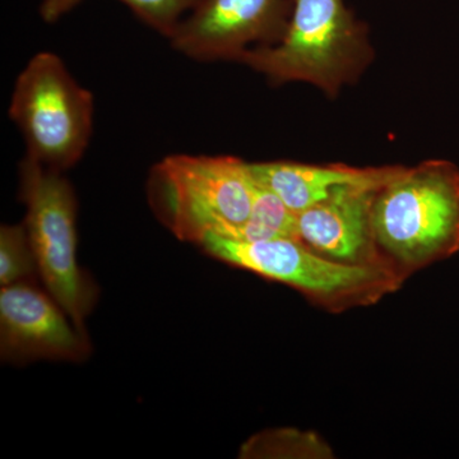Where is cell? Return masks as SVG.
Instances as JSON below:
<instances>
[{"instance_id": "cell-14", "label": "cell", "mask_w": 459, "mask_h": 459, "mask_svg": "<svg viewBox=\"0 0 459 459\" xmlns=\"http://www.w3.org/2000/svg\"><path fill=\"white\" fill-rule=\"evenodd\" d=\"M331 451L312 433L276 430L252 437L241 449L243 457H327Z\"/></svg>"}, {"instance_id": "cell-13", "label": "cell", "mask_w": 459, "mask_h": 459, "mask_svg": "<svg viewBox=\"0 0 459 459\" xmlns=\"http://www.w3.org/2000/svg\"><path fill=\"white\" fill-rule=\"evenodd\" d=\"M40 277L38 262L23 225L0 229V283L2 286L31 282Z\"/></svg>"}, {"instance_id": "cell-6", "label": "cell", "mask_w": 459, "mask_h": 459, "mask_svg": "<svg viewBox=\"0 0 459 459\" xmlns=\"http://www.w3.org/2000/svg\"><path fill=\"white\" fill-rule=\"evenodd\" d=\"M9 117L25 138L27 157L65 171L82 159L92 134L93 98L53 53H39L21 72Z\"/></svg>"}, {"instance_id": "cell-12", "label": "cell", "mask_w": 459, "mask_h": 459, "mask_svg": "<svg viewBox=\"0 0 459 459\" xmlns=\"http://www.w3.org/2000/svg\"><path fill=\"white\" fill-rule=\"evenodd\" d=\"M80 0H42L41 13L45 21H56L74 8ZM148 26L171 38L186 12L193 11L201 0H120Z\"/></svg>"}, {"instance_id": "cell-11", "label": "cell", "mask_w": 459, "mask_h": 459, "mask_svg": "<svg viewBox=\"0 0 459 459\" xmlns=\"http://www.w3.org/2000/svg\"><path fill=\"white\" fill-rule=\"evenodd\" d=\"M255 199L249 219L228 238L240 241L296 238V213L282 199L255 179Z\"/></svg>"}, {"instance_id": "cell-9", "label": "cell", "mask_w": 459, "mask_h": 459, "mask_svg": "<svg viewBox=\"0 0 459 459\" xmlns=\"http://www.w3.org/2000/svg\"><path fill=\"white\" fill-rule=\"evenodd\" d=\"M379 189L359 184L338 186L296 214V238L332 261L394 270L374 234L373 207Z\"/></svg>"}, {"instance_id": "cell-3", "label": "cell", "mask_w": 459, "mask_h": 459, "mask_svg": "<svg viewBox=\"0 0 459 459\" xmlns=\"http://www.w3.org/2000/svg\"><path fill=\"white\" fill-rule=\"evenodd\" d=\"M255 180L249 164L232 156L165 157L148 178L157 219L181 241L230 238L249 219Z\"/></svg>"}, {"instance_id": "cell-10", "label": "cell", "mask_w": 459, "mask_h": 459, "mask_svg": "<svg viewBox=\"0 0 459 459\" xmlns=\"http://www.w3.org/2000/svg\"><path fill=\"white\" fill-rule=\"evenodd\" d=\"M249 168L253 177L276 193L296 214L327 198L338 186L359 184L382 188L403 170V166L352 168L294 161L256 162Z\"/></svg>"}, {"instance_id": "cell-1", "label": "cell", "mask_w": 459, "mask_h": 459, "mask_svg": "<svg viewBox=\"0 0 459 459\" xmlns=\"http://www.w3.org/2000/svg\"><path fill=\"white\" fill-rule=\"evenodd\" d=\"M373 59L367 26L346 0H292L282 38L247 50L238 62L271 83L307 82L334 99L358 82Z\"/></svg>"}, {"instance_id": "cell-5", "label": "cell", "mask_w": 459, "mask_h": 459, "mask_svg": "<svg viewBox=\"0 0 459 459\" xmlns=\"http://www.w3.org/2000/svg\"><path fill=\"white\" fill-rule=\"evenodd\" d=\"M20 198L39 274L47 291L78 328L98 301V286L77 258V198L60 171L25 157L20 166Z\"/></svg>"}, {"instance_id": "cell-7", "label": "cell", "mask_w": 459, "mask_h": 459, "mask_svg": "<svg viewBox=\"0 0 459 459\" xmlns=\"http://www.w3.org/2000/svg\"><path fill=\"white\" fill-rule=\"evenodd\" d=\"M91 343L49 292L31 282L2 286L0 356L9 364L38 360L82 362Z\"/></svg>"}, {"instance_id": "cell-4", "label": "cell", "mask_w": 459, "mask_h": 459, "mask_svg": "<svg viewBox=\"0 0 459 459\" xmlns=\"http://www.w3.org/2000/svg\"><path fill=\"white\" fill-rule=\"evenodd\" d=\"M198 247L219 261L285 283L331 312L376 304L406 280L391 268L332 261L295 238L240 241L207 235Z\"/></svg>"}, {"instance_id": "cell-8", "label": "cell", "mask_w": 459, "mask_h": 459, "mask_svg": "<svg viewBox=\"0 0 459 459\" xmlns=\"http://www.w3.org/2000/svg\"><path fill=\"white\" fill-rule=\"evenodd\" d=\"M290 12L287 0H201L181 21L171 44L202 62H238L250 44H276L285 32Z\"/></svg>"}, {"instance_id": "cell-2", "label": "cell", "mask_w": 459, "mask_h": 459, "mask_svg": "<svg viewBox=\"0 0 459 459\" xmlns=\"http://www.w3.org/2000/svg\"><path fill=\"white\" fill-rule=\"evenodd\" d=\"M374 234L386 263L406 279L459 252V169L429 160L377 193Z\"/></svg>"}]
</instances>
